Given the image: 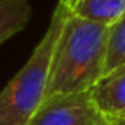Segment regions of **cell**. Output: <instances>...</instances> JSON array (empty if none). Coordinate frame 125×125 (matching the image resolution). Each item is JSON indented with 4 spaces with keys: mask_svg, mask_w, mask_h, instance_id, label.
Segmentation results:
<instances>
[{
    "mask_svg": "<svg viewBox=\"0 0 125 125\" xmlns=\"http://www.w3.org/2000/svg\"><path fill=\"white\" fill-rule=\"evenodd\" d=\"M108 34L106 24L67 16L55 46L45 101L91 91L104 74Z\"/></svg>",
    "mask_w": 125,
    "mask_h": 125,
    "instance_id": "obj_1",
    "label": "cell"
},
{
    "mask_svg": "<svg viewBox=\"0 0 125 125\" xmlns=\"http://www.w3.org/2000/svg\"><path fill=\"white\" fill-rule=\"evenodd\" d=\"M70 10L57 2L46 33L24 67L0 93V125H29L45 101L55 46Z\"/></svg>",
    "mask_w": 125,
    "mask_h": 125,
    "instance_id": "obj_2",
    "label": "cell"
},
{
    "mask_svg": "<svg viewBox=\"0 0 125 125\" xmlns=\"http://www.w3.org/2000/svg\"><path fill=\"white\" fill-rule=\"evenodd\" d=\"M93 103L89 91L45 101L29 125H115Z\"/></svg>",
    "mask_w": 125,
    "mask_h": 125,
    "instance_id": "obj_3",
    "label": "cell"
},
{
    "mask_svg": "<svg viewBox=\"0 0 125 125\" xmlns=\"http://www.w3.org/2000/svg\"><path fill=\"white\" fill-rule=\"evenodd\" d=\"M94 106L111 120H125V65L106 72L89 91Z\"/></svg>",
    "mask_w": 125,
    "mask_h": 125,
    "instance_id": "obj_4",
    "label": "cell"
},
{
    "mask_svg": "<svg viewBox=\"0 0 125 125\" xmlns=\"http://www.w3.org/2000/svg\"><path fill=\"white\" fill-rule=\"evenodd\" d=\"M69 10L81 19L111 26L125 14V0H75Z\"/></svg>",
    "mask_w": 125,
    "mask_h": 125,
    "instance_id": "obj_5",
    "label": "cell"
},
{
    "mask_svg": "<svg viewBox=\"0 0 125 125\" xmlns=\"http://www.w3.org/2000/svg\"><path fill=\"white\" fill-rule=\"evenodd\" d=\"M31 19L28 0H0V45L21 33Z\"/></svg>",
    "mask_w": 125,
    "mask_h": 125,
    "instance_id": "obj_6",
    "label": "cell"
},
{
    "mask_svg": "<svg viewBox=\"0 0 125 125\" xmlns=\"http://www.w3.org/2000/svg\"><path fill=\"white\" fill-rule=\"evenodd\" d=\"M123 65H125V14L110 26L104 74Z\"/></svg>",
    "mask_w": 125,
    "mask_h": 125,
    "instance_id": "obj_7",
    "label": "cell"
},
{
    "mask_svg": "<svg viewBox=\"0 0 125 125\" xmlns=\"http://www.w3.org/2000/svg\"><path fill=\"white\" fill-rule=\"evenodd\" d=\"M58 2H62V4H63L67 9H70V7H72V4L75 2V0H58Z\"/></svg>",
    "mask_w": 125,
    "mask_h": 125,
    "instance_id": "obj_8",
    "label": "cell"
},
{
    "mask_svg": "<svg viewBox=\"0 0 125 125\" xmlns=\"http://www.w3.org/2000/svg\"><path fill=\"white\" fill-rule=\"evenodd\" d=\"M115 125H125V120H118V122H116Z\"/></svg>",
    "mask_w": 125,
    "mask_h": 125,
    "instance_id": "obj_9",
    "label": "cell"
}]
</instances>
